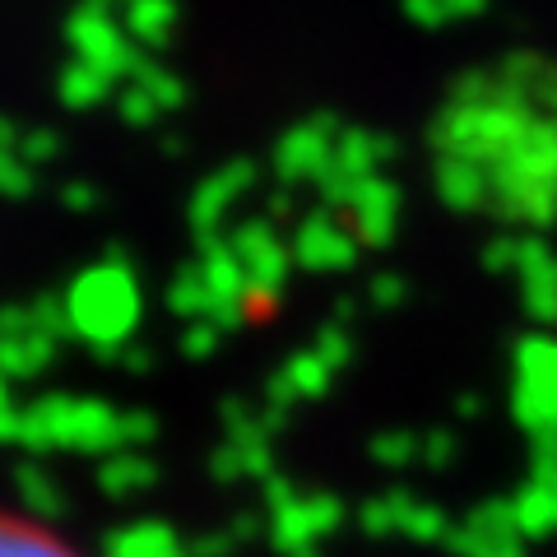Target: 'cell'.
I'll use <instances>...</instances> for the list:
<instances>
[{"label": "cell", "instance_id": "obj_1", "mask_svg": "<svg viewBox=\"0 0 557 557\" xmlns=\"http://www.w3.org/2000/svg\"><path fill=\"white\" fill-rule=\"evenodd\" d=\"M0 557H89L42 516L0 507Z\"/></svg>", "mask_w": 557, "mask_h": 557}]
</instances>
